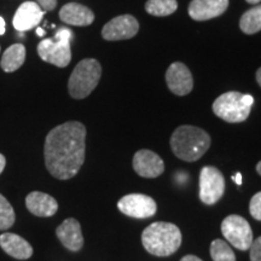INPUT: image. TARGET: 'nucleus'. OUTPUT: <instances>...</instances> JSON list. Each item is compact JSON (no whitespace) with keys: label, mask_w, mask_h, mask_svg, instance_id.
I'll return each mask as SVG.
<instances>
[{"label":"nucleus","mask_w":261,"mask_h":261,"mask_svg":"<svg viewBox=\"0 0 261 261\" xmlns=\"http://www.w3.org/2000/svg\"><path fill=\"white\" fill-rule=\"evenodd\" d=\"M221 232L231 246L248 250L253 243V231L248 221L241 215H228L221 223Z\"/></svg>","instance_id":"0eeeda50"},{"label":"nucleus","mask_w":261,"mask_h":261,"mask_svg":"<svg viewBox=\"0 0 261 261\" xmlns=\"http://www.w3.org/2000/svg\"><path fill=\"white\" fill-rule=\"evenodd\" d=\"M73 33L68 28H61L56 33L55 39H44L39 42L38 54L42 61L65 68L71 61L70 41Z\"/></svg>","instance_id":"423d86ee"},{"label":"nucleus","mask_w":261,"mask_h":261,"mask_svg":"<svg viewBox=\"0 0 261 261\" xmlns=\"http://www.w3.org/2000/svg\"><path fill=\"white\" fill-rule=\"evenodd\" d=\"M60 18L62 22L69 25L86 27L93 23L94 14L87 6L77 3H69L61 9Z\"/></svg>","instance_id":"f3484780"},{"label":"nucleus","mask_w":261,"mask_h":261,"mask_svg":"<svg viewBox=\"0 0 261 261\" xmlns=\"http://www.w3.org/2000/svg\"><path fill=\"white\" fill-rule=\"evenodd\" d=\"M256 81H257V84H259L260 87H261V67L256 71Z\"/></svg>","instance_id":"7c9ffc66"},{"label":"nucleus","mask_w":261,"mask_h":261,"mask_svg":"<svg viewBox=\"0 0 261 261\" xmlns=\"http://www.w3.org/2000/svg\"><path fill=\"white\" fill-rule=\"evenodd\" d=\"M102 75L100 63L94 58H86L76 64L68 81V91L75 99H84L96 89Z\"/></svg>","instance_id":"20e7f679"},{"label":"nucleus","mask_w":261,"mask_h":261,"mask_svg":"<svg viewBox=\"0 0 261 261\" xmlns=\"http://www.w3.org/2000/svg\"><path fill=\"white\" fill-rule=\"evenodd\" d=\"M56 234L62 244L70 252H79L84 246V236L81 232L80 223L73 218L64 220L57 227Z\"/></svg>","instance_id":"2eb2a0df"},{"label":"nucleus","mask_w":261,"mask_h":261,"mask_svg":"<svg viewBox=\"0 0 261 261\" xmlns=\"http://www.w3.org/2000/svg\"><path fill=\"white\" fill-rule=\"evenodd\" d=\"M5 165H6V159H5V156L0 154V174H2L3 171H4Z\"/></svg>","instance_id":"cd10ccee"},{"label":"nucleus","mask_w":261,"mask_h":261,"mask_svg":"<svg viewBox=\"0 0 261 261\" xmlns=\"http://www.w3.org/2000/svg\"><path fill=\"white\" fill-rule=\"evenodd\" d=\"M211 256L213 261H236L233 250L223 240H214L212 242Z\"/></svg>","instance_id":"4be33fe9"},{"label":"nucleus","mask_w":261,"mask_h":261,"mask_svg":"<svg viewBox=\"0 0 261 261\" xmlns=\"http://www.w3.org/2000/svg\"><path fill=\"white\" fill-rule=\"evenodd\" d=\"M240 28L246 34H255L261 31V5L244 12L241 17Z\"/></svg>","instance_id":"aec40b11"},{"label":"nucleus","mask_w":261,"mask_h":261,"mask_svg":"<svg viewBox=\"0 0 261 261\" xmlns=\"http://www.w3.org/2000/svg\"><path fill=\"white\" fill-rule=\"evenodd\" d=\"M247 3H249V4H257V3H260L261 0H246Z\"/></svg>","instance_id":"2f4dec72"},{"label":"nucleus","mask_w":261,"mask_h":261,"mask_svg":"<svg viewBox=\"0 0 261 261\" xmlns=\"http://www.w3.org/2000/svg\"><path fill=\"white\" fill-rule=\"evenodd\" d=\"M256 172L259 173V174L261 175V161H260V162L257 163V165H256Z\"/></svg>","instance_id":"473e14b6"},{"label":"nucleus","mask_w":261,"mask_h":261,"mask_svg":"<svg viewBox=\"0 0 261 261\" xmlns=\"http://www.w3.org/2000/svg\"><path fill=\"white\" fill-rule=\"evenodd\" d=\"M228 8V0H192L189 15L195 21H208L223 15Z\"/></svg>","instance_id":"4468645a"},{"label":"nucleus","mask_w":261,"mask_h":261,"mask_svg":"<svg viewBox=\"0 0 261 261\" xmlns=\"http://www.w3.org/2000/svg\"><path fill=\"white\" fill-rule=\"evenodd\" d=\"M16 220L15 211L10 202L0 194V230H8Z\"/></svg>","instance_id":"5701e85b"},{"label":"nucleus","mask_w":261,"mask_h":261,"mask_svg":"<svg viewBox=\"0 0 261 261\" xmlns=\"http://www.w3.org/2000/svg\"><path fill=\"white\" fill-rule=\"evenodd\" d=\"M133 168L143 178H158L165 172V163L156 152L143 149L135 154Z\"/></svg>","instance_id":"f8f14e48"},{"label":"nucleus","mask_w":261,"mask_h":261,"mask_svg":"<svg viewBox=\"0 0 261 261\" xmlns=\"http://www.w3.org/2000/svg\"><path fill=\"white\" fill-rule=\"evenodd\" d=\"M86 127L69 121L51 129L45 139V165L52 177L67 180L75 177L85 161Z\"/></svg>","instance_id":"f257e3e1"},{"label":"nucleus","mask_w":261,"mask_h":261,"mask_svg":"<svg viewBox=\"0 0 261 261\" xmlns=\"http://www.w3.org/2000/svg\"><path fill=\"white\" fill-rule=\"evenodd\" d=\"M177 0H148L145 4L146 12L152 16L163 17L177 11Z\"/></svg>","instance_id":"412c9836"},{"label":"nucleus","mask_w":261,"mask_h":261,"mask_svg":"<svg viewBox=\"0 0 261 261\" xmlns=\"http://www.w3.org/2000/svg\"><path fill=\"white\" fill-rule=\"evenodd\" d=\"M139 31V23L132 15H121L113 18L104 25L102 37L108 41L127 40L133 38Z\"/></svg>","instance_id":"9d476101"},{"label":"nucleus","mask_w":261,"mask_h":261,"mask_svg":"<svg viewBox=\"0 0 261 261\" xmlns=\"http://www.w3.org/2000/svg\"><path fill=\"white\" fill-rule=\"evenodd\" d=\"M5 34V19L0 17V35Z\"/></svg>","instance_id":"c756f323"},{"label":"nucleus","mask_w":261,"mask_h":261,"mask_svg":"<svg viewBox=\"0 0 261 261\" xmlns=\"http://www.w3.org/2000/svg\"><path fill=\"white\" fill-rule=\"evenodd\" d=\"M0 247L6 254L18 260H27L33 255V248L29 242L16 233H3L0 236Z\"/></svg>","instance_id":"a211bd4d"},{"label":"nucleus","mask_w":261,"mask_h":261,"mask_svg":"<svg viewBox=\"0 0 261 261\" xmlns=\"http://www.w3.org/2000/svg\"><path fill=\"white\" fill-rule=\"evenodd\" d=\"M254 104L250 94H242L236 91L223 93L213 103V112L218 117L230 123L246 121Z\"/></svg>","instance_id":"39448f33"},{"label":"nucleus","mask_w":261,"mask_h":261,"mask_svg":"<svg viewBox=\"0 0 261 261\" xmlns=\"http://www.w3.org/2000/svg\"><path fill=\"white\" fill-rule=\"evenodd\" d=\"M25 205L32 214L37 217H52L58 211V203L50 195L40 191H33L25 197Z\"/></svg>","instance_id":"dca6fc26"},{"label":"nucleus","mask_w":261,"mask_h":261,"mask_svg":"<svg viewBox=\"0 0 261 261\" xmlns=\"http://www.w3.org/2000/svg\"><path fill=\"white\" fill-rule=\"evenodd\" d=\"M25 61V47L22 44H14L3 54L0 67L6 73H12L22 67Z\"/></svg>","instance_id":"6ab92c4d"},{"label":"nucleus","mask_w":261,"mask_h":261,"mask_svg":"<svg viewBox=\"0 0 261 261\" xmlns=\"http://www.w3.org/2000/svg\"><path fill=\"white\" fill-rule=\"evenodd\" d=\"M249 212L254 219L261 221V191L254 195L250 200Z\"/></svg>","instance_id":"b1692460"},{"label":"nucleus","mask_w":261,"mask_h":261,"mask_svg":"<svg viewBox=\"0 0 261 261\" xmlns=\"http://www.w3.org/2000/svg\"><path fill=\"white\" fill-rule=\"evenodd\" d=\"M232 179H233L234 181H236L237 185L242 184V174H241L240 172L236 173V174H234V175H232Z\"/></svg>","instance_id":"c85d7f7f"},{"label":"nucleus","mask_w":261,"mask_h":261,"mask_svg":"<svg viewBox=\"0 0 261 261\" xmlns=\"http://www.w3.org/2000/svg\"><path fill=\"white\" fill-rule=\"evenodd\" d=\"M142 243L146 252L152 255L169 256L180 247L181 232L177 225L156 221L143 231Z\"/></svg>","instance_id":"7ed1b4c3"},{"label":"nucleus","mask_w":261,"mask_h":261,"mask_svg":"<svg viewBox=\"0 0 261 261\" xmlns=\"http://www.w3.org/2000/svg\"><path fill=\"white\" fill-rule=\"evenodd\" d=\"M45 11L41 10L40 5L34 2H25L19 5L14 16V27L18 32L31 31L38 27L42 21Z\"/></svg>","instance_id":"ddd939ff"},{"label":"nucleus","mask_w":261,"mask_h":261,"mask_svg":"<svg viewBox=\"0 0 261 261\" xmlns=\"http://www.w3.org/2000/svg\"><path fill=\"white\" fill-rule=\"evenodd\" d=\"M38 4L41 9H44V11H52L56 9L57 0H38Z\"/></svg>","instance_id":"a878e982"},{"label":"nucleus","mask_w":261,"mask_h":261,"mask_svg":"<svg viewBox=\"0 0 261 261\" xmlns=\"http://www.w3.org/2000/svg\"><path fill=\"white\" fill-rule=\"evenodd\" d=\"M225 179L223 173L213 166H205L200 173V198L205 204H214L223 197Z\"/></svg>","instance_id":"6e6552de"},{"label":"nucleus","mask_w":261,"mask_h":261,"mask_svg":"<svg viewBox=\"0 0 261 261\" xmlns=\"http://www.w3.org/2000/svg\"><path fill=\"white\" fill-rule=\"evenodd\" d=\"M117 208L123 214L137 219H146L155 215L158 211V204L154 198L143 194H130L117 202Z\"/></svg>","instance_id":"1a4fd4ad"},{"label":"nucleus","mask_w":261,"mask_h":261,"mask_svg":"<svg viewBox=\"0 0 261 261\" xmlns=\"http://www.w3.org/2000/svg\"><path fill=\"white\" fill-rule=\"evenodd\" d=\"M250 261H261V236L250 246Z\"/></svg>","instance_id":"393cba45"},{"label":"nucleus","mask_w":261,"mask_h":261,"mask_svg":"<svg viewBox=\"0 0 261 261\" xmlns=\"http://www.w3.org/2000/svg\"><path fill=\"white\" fill-rule=\"evenodd\" d=\"M180 261H202V260L196 255H187V256L181 257Z\"/></svg>","instance_id":"bb28decb"},{"label":"nucleus","mask_w":261,"mask_h":261,"mask_svg":"<svg viewBox=\"0 0 261 261\" xmlns=\"http://www.w3.org/2000/svg\"><path fill=\"white\" fill-rule=\"evenodd\" d=\"M168 89L177 96H187L194 89V79L191 71L184 63L174 62L169 65L166 73Z\"/></svg>","instance_id":"9b49d317"},{"label":"nucleus","mask_w":261,"mask_h":261,"mask_svg":"<svg viewBox=\"0 0 261 261\" xmlns=\"http://www.w3.org/2000/svg\"><path fill=\"white\" fill-rule=\"evenodd\" d=\"M173 154L187 162H195L203 156L211 146V137L200 127L182 125L171 137Z\"/></svg>","instance_id":"f03ea898"},{"label":"nucleus","mask_w":261,"mask_h":261,"mask_svg":"<svg viewBox=\"0 0 261 261\" xmlns=\"http://www.w3.org/2000/svg\"><path fill=\"white\" fill-rule=\"evenodd\" d=\"M37 34H38V35H40V37H42V35L45 34V32L42 31L41 28H38V31H37Z\"/></svg>","instance_id":"72a5a7b5"}]
</instances>
